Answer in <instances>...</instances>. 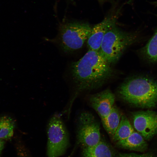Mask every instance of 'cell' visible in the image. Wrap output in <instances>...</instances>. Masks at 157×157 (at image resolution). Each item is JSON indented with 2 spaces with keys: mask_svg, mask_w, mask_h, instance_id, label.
<instances>
[{
  "mask_svg": "<svg viewBox=\"0 0 157 157\" xmlns=\"http://www.w3.org/2000/svg\"><path fill=\"white\" fill-rule=\"evenodd\" d=\"M70 68L75 89L73 101L81 92L101 87L115 74L111 65L99 51L89 49L79 60L72 63Z\"/></svg>",
  "mask_w": 157,
  "mask_h": 157,
  "instance_id": "cell-1",
  "label": "cell"
},
{
  "mask_svg": "<svg viewBox=\"0 0 157 157\" xmlns=\"http://www.w3.org/2000/svg\"><path fill=\"white\" fill-rule=\"evenodd\" d=\"M117 93L122 100L130 105L154 107L157 105V81L144 76L130 77L120 84Z\"/></svg>",
  "mask_w": 157,
  "mask_h": 157,
  "instance_id": "cell-2",
  "label": "cell"
},
{
  "mask_svg": "<svg viewBox=\"0 0 157 157\" xmlns=\"http://www.w3.org/2000/svg\"><path fill=\"white\" fill-rule=\"evenodd\" d=\"M138 38L136 33L123 31L115 25L105 34L99 51L110 64H115L125 50L135 42Z\"/></svg>",
  "mask_w": 157,
  "mask_h": 157,
  "instance_id": "cell-3",
  "label": "cell"
},
{
  "mask_svg": "<svg viewBox=\"0 0 157 157\" xmlns=\"http://www.w3.org/2000/svg\"><path fill=\"white\" fill-rule=\"evenodd\" d=\"M92 27L88 23L62 24L59 26L58 40L62 50L69 53L81 48L88 38Z\"/></svg>",
  "mask_w": 157,
  "mask_h": 157,
  "instance_id": "cell-4",
  "label": "cell"
},
{
  "mask_svg": "<svg viewBox=\"0 0 157 157\" xmlns=\"http://www.w3.org/2000/svg\"><path fill=\"white\" fill-rule=\"evenodd\" d=\"M47 157H59L63 155L69 145L67 131L60 116L54 115L47 126Z\"/></svg>",
  "mask_w": 157,
  "mask_h": 157,
  "instance_id": "cell-5",
  "label": "cell"
},
{
  "mask_svg": "<svg viewBox=\"0 0 157 157\" xmlns=\"http://www.w3.org/2000/svg\"><path fill=\"white\" fill-rule=\"evenodd\" d=\"M76 138L77 142L83 147L97 144L101 139L99 122L91 113L83 112L77 120Z\"/></svg>",
  "mask_w": 157,
  "mask_h": 157,
  "instance_id": "cell-6",
  "label": "cell"
},
{
  "mask_svg": "<svg viewBox=\"0 0 157 157\" xmlns=\"http://www.w3.org/2000/svg\"><path fill=\"white\" fill-rule=\"evenodd\" d=\"M132 117L134 127L146 140L157 134V112L150 110L134 112Z\"/></svg>",
  "mask_w": 157,
  "mask_h": 157,
  "instance_id": "cell-7",
  "label": "cell"
},
{
  "mask_svg": "<svg viewBox=\"0 0 157 157\" xmlns=\"http://www.w3.org/2000/svg\"><path fill=\"white\" fill-rule=\"evenodd\" d=\"M115 100L114 94L108 89L91 95L88 99L90 105L101 119L110 113L114 106Z\"/></svg>",
  "mask_w": 157,
  "mask_h": 157,
  "instance_id": "cell-8",
  "label": "cell"
},
{
  "mask_svg": "<svg viewBox=\"0 0 157 157\" xmlns=\"http://www.w3.org/2000/svg\"><path fill=\"white\" fill-rule=\"evenodd\" d=\"M116 20L115 15L108 16L92 28L87 41L89 49L99 50L105 34L112 26L115 25Z\"/></svg>",
  "mask_w": 157,
  "mask_h": 157,
  "instance_id": "cell-9",
  "label": "cell"
},
{
  "mask_svg": "<svg viewBox=\"0 0 157 157\" xmlns=\"http://www.w3.org/2000/svg\"><path fill=\"white\" fill-rule=\"evenodd\" d=\"M116 154L113 147L108 142L101 139L94 146L83 147L81 157H115Z\"/></svg>",
  "mask_w": 157,
  "mask_h": 157,
  "instance_id": "cell-10",
  "label": "cell"
},
{
  "mask_svg": "<svg viewBox=\"0 0 157 157\" xmlns=\"http://www.w3.org/2000/svg\"><path fill=\"white\" fill-rule=\"evenodd\" d=\"M115 144L119 148L141 152L146 150L148 147L146 140L135 131L126 138L115 142Z\"/></svg>",
  "mask_w": 157,
  "mask_h": 157,
  "instance_id": "cell-11",
  "label": "cell"
},
{
  "mask_svg": "<svg viewBox=\"0 0 157 157\" xmlns=\"http://www.w3.org/2000/svg\"><path fill=\"white\" fill-rule=\"evenodd\" d=\"M122 115L120 110L114 105L109 114L101 119L104 129L112 138L119 126Z\"/></svg>",
  "mask_w": 157,
  "mask_h": 157,
  "instance_id": "cell-12",
  "label": "cell"
},
{
  "mask_svg": "<svg viewBox=\"0 0 157 157\" xmlns=\"http://www.w3.org/2000/svg\"><path fill=\"white\" fill-rule=\"evenodd\" d=\"M140 53L148 62H157V29L146 45L141 49Z\"/></svg>",
  "mask_w": 157,
  "mask_h": 157,
  "instance_id": "cell-13",
  "label": "cell"
},
{
  "mask_svg": "<svg viewBox=\"0 0 157 157\" xmlns=\"http://www.w3.org/2000/svg\"><path fill=\"white\" fill-rule=\"evenodd\" d=\"M134 130L126 117L122 114L119 126L112 138L113 142L125 139L129 136Z\"/></svg>",
  "mask_w": 157,
  "mask_h": 157,
  "instance_id": "cell-14",
  "label": "cell"
},
{
  "mask_svg": "<svg viewBox=\"0 0 157 157\" xmlns=\"http://www.w3.org/2000/svg\"><path fill=\"white\" fill-rule=\"evenodd\" d=\"M15 123L11 117L7 116L0 117V139L11 138L13 135Z\"/></svg>",
  "mask_w": 157,
  "mask_h": 157,
  "instance_id": "cell-15",
  "label": "cell"
},
{
  "mask_svg": "<svg viewBox=\"0 0 157 157\" xmlns=\"http://www.w3.org/2000/svg\"><path fill=\"white\" fill-rule=\"evenodd\" d=\"M115 157H154L150 153H147L142 154H138L134 153H119L116 154Z\"/></svg>",
  "mask_w": 157,
  "mask_h": 157,
  "instance_id": "cell-16",
  "label": "cell"
},
{
  "mask_svg": "<svg viewBox=\"0 0 157 157\" xmlns=\"http://www.w3.org/2000/svg\"><path fill=\"white\" fill-rule=\"evenodd\" d=\"M5 143L4 140L0 139V156L1 152L3 148Z\"/></svg>",
  "mask_w": 157,
  "mask_h": 157,
  "instance_id": "cell-17",
  "label": "cell"
},
{
  "mask_svg": "<svg viewBox=\"0 0 157 157\" xmlns=\"http://www.w3.org/2000/svg\"><path fill=\"white\" fill-rule=\"evenodd\" d=\"M151 4L155 6H157V1H155L154 2H153L151 3Z\"/></svg>",
  "mask_w": 157,
  "mask_h": 157,
  "instance_id": "cell-18",
  "label": "cell"
},
{
  "mask_svg": "<svg viewBox=\"0 0 157 157\" xmlns=\"http://www.w3.org/2000/svg\"><path fill=\"white\" fill-rule=\"evenodd\" d=\"M101 0V1H103V0Z\"/></svg>",
  "mask_w": 157,
  "mask_h": 157,
  "instance_id": "cell-19",
  "label": "cell"
}]
</instances>
